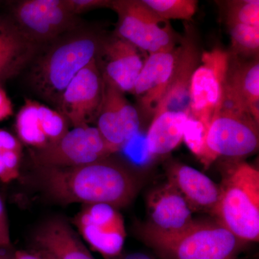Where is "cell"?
Instances as JSON below:
<instances>
[{
    "instance_id": "1",
    "label": "cell",
    "mask_w": 259,
    "mask_h": 259,
    "mask_svg": "<svg viewBox=\"0 0 259 259\" xmlns=\"http://www.w3.org/2000/svg\"><path fill=\"white\" fill-rule=\"evenodd\" d=\"M35 171L42 194L62 205L107 204L122 208L131 203L139 189L133 172L109 157L68 168L35 166Z\"/></svg>"
},
{
    "instance_id": "2",
    "label": "cell",
    "mask_w": 259,
    "mask_h": 259,
    "mask_svg": "<svg viewBox=\"0 0 259 259\" xmlns=\"http://www.w3.org/2000/svg\"><path fill=\"white\" fill-rule=\"evenodd\" d=\"M101 38L80 27L48 44L31 61L32 88L44 100L57 105L76 74L96 59Z\"/></svg>"
},
{
    "instance_id": "3",
    "label": "cell",
    "mask_w": 259,
    "mask_h": 259,
    "mask_svg": "<svg viewBox=\"0 0 259 259\" xmlns=\"http://www.w3.org/2000/svg\"><path fill=\"white\" fill-rule=\"evenodd\" d=\"M138 233L162 259H236L245 245L215 220H194L173 233L156 231L146 223Z\"/></svg>"
},
{
    "instance_id": "4",
    "label": "cell",
    "mask_w": 259,
    "mask_h": 259,
    "mask_svg": "<svg viewBox=\"0 0 259 259\" xmlns=\"http://www.w3.org/2000/svg\"><path fill=\"white\" fill-rule=\"evenodd\" d=\"M212 215L245 244L259 240V171L246 162L228 161Z\"/></svg>"
},
{
    "instance_id": "5",
    "label": "cell",
    "mask_w": 259,
    "mask_h": 259,
    "mask_svg": "<svg viewBox=\"0 0 259 259\" xmlns=\"http://www.w3.org/2000/svg\"><path fill=\"white\" fill-rule=\"evenodd\" d=\"M117 15L116 36L148 54L166 52L177 47L176 33L169 21L160 18L141 0H114Z\"/></svg>"
},
{
    "instance_id": "6",
    "label": "cell",
    "mask_w": 259,
    "mask_h": 259,
    "mask_svg": "<svg viewBox=\"0 0 259 259\" xmlns=\"http://www.w3.org/2000/svg\"><path fill=\"white\" fill-rule=\"evenodd\" d=\"M10 16L24 35L40 48L81 27L79 18L69 11L65 0L18 2Z\"/></svg>"
},
{
    "instance_id": "7",
    "label": "cell",
    "mask_w": 259,
    "mask_h": 259,
    "mask_svg": "<svg viewBox=\"0 0 259 259\" xmlns=\"http://www.w3.org/2000/svg\"><path fill=\"white\" fill-rule=\"evenodd\" d=\"M258 125L249 113H218L207 131L204 168H209L219 158L238 161L256 152Z\"/></svg>"
},
{
    "instance_id": "8",
    "label": "cell",
    "mask_w": 259,
    "mask_h": 259,
    "mask_svg": "<svg viewBox=\"0 0 259 259\" xmlns=\"http://www.w3.org/2000/svg\"><path fill=\"white\" fill-rule=\"evenodd\" d=\"M231 55L221 49L204 51L190 87V115L207 126L219 110Z\"/></svg>"
},
{
    "instance_id": "9",
    "label": "cell",
    "mask_w": 259,
    "mask_h": 259,
    "mask_svg": "<svg viewBox=\"0 0 259 259\" xmlns=\"http://www.w3.org/2000/svg\"><path fill=\"white\" fill-rule=\"evenodd\" d=\"M114 151L93 126L72 127L56 144L44 150H32L37 167L68 168L89 164L110 157Z\"/></svg>"
},
{
    "instance_id": "10",
    "label": "cell",
    "mask_w": 259,
    "mask_h": 259,
    "mask_svg": "<svg viewBox=\"0 0 259 259\" xmlns=\"http://www.w3.org/2000/svg\"><path fill=\"white\" fill-rule=\"evenodd\" d=\"M73 223L90 248L104 258L114 259L122 254L127 233L118 209L107 204H87Z\"/></svg>"
},
{
    "instance_id": "11",
    "label": "cell",
    "mask_w": 259,
    "mask_h": 259,
    "mask_svg": "<svg viewBox=\"0 0 259 259\" xmlns=\"http://www.w3.org/2000/svg\"><path fill=\"white\" fill-rule=\"evenodd\" d=\"M103 96V78L94 59L68 85L56 110L67 119L71 127L90 125L96 122Z\"/></svg>"
},
{
    "instance_id": "12",
    "label": "cell",
    "mask_w": 259,
    "mask_h": 259,
    "mask_svg": "<svg viewBox=\"0 0 259 259\" xmlns=\"http://www.w3.org/2000/svg\"><path fill=\"white\" fill-rule=\"evenodd\" d=\"M95 122L114 153L127 146L139 134L141 127L136 107L130 103L123 93L105 81L103 100Z\"/></svg>"
},
{
    "instance_id": "13",
    "label": "cell",
    "mask_w": 259,
    "mask_h": 259,
    "mask_svg": "<svg viewBox=\"0 0 259 259\" xmlns=\"http://www.w3.org/2000/svg\"><path fill=\"white\" fill-rule=\"evenodd\" d=\"M70 127L69 121L61 112L30 99H25L15 120L19 141L35 151L56 144Z\"/></svg>"
},
{
    "instance_id": "14",
    "label": "cell",
    "mask_w": 259,
    "mask_h": 259,
    "mask_svg": "<svg viewBox=\"0 0 259 259\" xmlns=\"http://www.w3.org/2000/svg\"><path fill=\"white\" fill-rule=\"evenodd\" d=\"M95 59L104 81L122 93H133L145 61L139 49L116 35L101 38Z\"/></svg>"
},
{
    "instance_id": "15",
    "label": "cell",
    "mask_w": 259,
    "mask_h": 259,
    "mask_svg": "<svg viewBox=\"0 0 259 259\" xmlns=\"http://www.w3.org/2000/svg\"><path fill=\"white\" fill-rule=\"evenodd\" d=\"M180 45L166 52L149 54L136 79L133 93L148 113H156L176 66Z\"/></svg>"
},
{
    "instance_id": "16",
    "label": "cell",
    "mask_w": 259,
    "mask_h": 259,
    "mask_svg": "<svg viewBox=\"0 0 259 259\" xmlns=\"http://www.w3.org/2000/svg\"><path fill=\"white\" fill-rule=\"evenodd\" d=\"M32 243V252L42 259H95L69 223L59 218L42 223Z\"/></svg>"
},
{
    "instance_id": "17",
    "label": "cell",
    "mask_w": 259,
    "mask_h": 259,
    "mask_svg": "<svg viewBox=\"0 0 259 259\" xmlns=\"http://www.w3.org/2000/svg\"><path fill=\"white\" fill-rule=\"evenodd\" d=\"M180 48L171 81L154 115L166 111L190 110L191 79L194 70L198 66L201 55L193 32L187 27L185 37L181 39Z\"/></svg>"
},
{
    "instance_id": "18",
    "label": "cell",
    "mask_w": 259,
    "mask_h": 259,
    "mask_svg": "<svg viewBox=\"0 0 259 259\" xmlns=\"http://www.w3.org/2000/svg\"><path fill=\"white\" fill-rule=\"evenodd\" d=\"M147 211L148 226L165 233L182 231L194 221L190 206L168 182L148 194Z\"/></svg>"
},
{
    "instance_id": "19",
    "label": "cell",
    "mask_w": 259,
    "mask_h": 259,
    "mask_svg": "<svg viewBox=\"0 0 259 259\" xmlns=\"http://www.w3.org/2000/svg\"><path fill=\"white\" fill-rule=\"evenodd\" d=\"M166 174L167 182L182 194L192 212L212 214L219 199V185L202 172L183 163H171Z\"/></svg>"
},
{
    "instance_id": "20",
    "label": "cell",
    "mask_w": 259,
    "mask_h": 259,
    "mask_svg": "<svg viewBox=\"0 0 259 259\" xmlns=\"http://www.w3.org/2000/svg\"><path fill=\"white\" fill-rule=\"evenodd\" d=\"M39 49L10 15L0 16V84L30 65Z\"/></svg>"
},
{
    "instance_id": "21",
    "label": "cell",
    "mask_w": 259,
    "mask_h": 259,
    "mask_svg": "<svg viewBox=\"0 0 259 259\" xmlns=\"http://www.w3.org/2000/svg\"><path fill=\"white\" fill-rule=\"evenodd\" d=\"M190 110L166 111L153 116L146 136V152L149 157L171 152L183 141Z\"/></svg>"
},
{
    "instance_id": "22",
    "label": "cell",
    "mask_w": 259,
    "mask_h": 259,
    "mask_svg": "<svg viewBox=\"0 0 259 259\" xmlns=\"http://www.w3.org/2000/svg\"><path fill=\"white\" fill-rule=\"evenodd\" d=\"M226 83L259 124V61L258 59L235 65L230 61Z\"/></svg>"
},
{
    "instance_id": "23",
    "label": "cell",
    "mask_w": 259,
    "mask_h": 259,
    "mask_svg": "<svg viewBox=\"0 0 259 259\" xmlns=\"http://www.w3.org/2000/svg\"><path fill=\"white\" fill-rule=\"evenodd\" d=\"M146 7L163 20L190 21L197 11V0H141Z\"/></svg>"
},
{
    "instance_id": "24",
    "label": "cell",
    "mask_w": 259,
    "mask_h": 259,
    "mask_svg": "<svg viewBox=\"0 0 259 259\" xmlns=\"http://www.w3.org/2000/svg\"><path fill=\"white\" fill-rule=\"evenodd\" d=\"M232 46L238 54L244 56L258 55L259 26L244 24H228Z\"/></svg>"
},
{
    "instance_id": "25",
    "label": "cell",
    "mask_w": 259,
    "mask_h": 259,
    "mask_svg": "<svg viewBox=\"0 0 259 259\" xmlns=\"http://www.w3.org/2000/svg\"><path fill=\"white\" fill-rule=\"evenodd\" d=\"M209 127L202 121L189 115L186 122L183 141L203 166L205 163L207 131Z\"/></svg>"
},
{
    "instance_id": "26",
    "label": "cell",
    "mask_w": 259,
    "mask_h": 259,
    "mask_svg": "<svg viewBox=\"0 0 259 259\" xmlns=\"http://www.w3.org/2000/svg\"><path fill=\"white\" fill-rule=\"evenodd\" d=\"M227 24L259 26L258 0H236L226 3Z\"/></svg>"
},
{
    "instance_id": "27",
    "label": "cell",
    "mask_w": 259,
    "mask_h": 259,
    "mask_svg": "<svg viewBox=\"0 0 259 259\" xmlns=\"http://www.w3.org/2000/svg\"><path fill=\"white\" fill-rule=\"evenodd\" d=\"M66 7L72 14H83L90 10L102 8H110V0H65Z\"/></svg>"
},
{
    "instance_id": "28",
    "label": "cell",
    "mask_w": 259,
    "mask_h": 259,
    "mask_svg": "<svg viewBox=\"0 0 259 259\" xmlns=\"http://www.w3.org/2000/svg\"><path fill=\"white\" fill-rule=\"evenodd\" d=\"M0 149L21 152L22 144L18 139L5 130L0 129Z\"/></svg>"
},
{
    "instance_id": "29",
    "label": "cell",
    "mask_w": 259,
    "mask_h": 259,
    "mask_svg": "<svg viewBox=\"0 0 259 259\" xmlns=\"http://www.w3.org/2000/svg\"><path fill=\"white\" fill-rule=\"evenodd\" d=\"M13 114V105L6 92L0 85V122L6 120Z\"/></svg>"
},
{
    "instance_id": "30",
    "label": "cell",
    "mask_w": 259,
    "mask_h": 259,
    "mask_svg": "<svg viewBox=\"0 0 259 259\" xmlns=\"http://www.w3.org/2000/svg\"><path fill=\"white\" fill-rule=\"evenodd\" d=\"M114 259H156L152 255L143 252H133V253L121 254L118 257Z\"/></svg>"
},
{
    "instance_id": "31",
    "label": "cell",
    "mask_w": 259,
    "mask_h": 259,
    "mask_svg": "<svg viewBox=\"0 0 259 259\" xmlns=\"http://www.w3.org/2000/svg\"><path fill=\"white\" fill-rule=\"evenodd\" d=\"M13 259H42L36 253L32 251H25V250H18L15 252Z\"/></svg>"
},
{
    "instance_id": "32",
    "label": "cell",
    "mask_w": 259,
    "mask_h": 259,
    "mask_svg": "<svg viewBox=\"0 0 259 259\" xmlns=\"http://www.w3.org/2000/svg\"><path fill=\"white\" fill-rule=\"evenodd\" d=\"M8 248H0V259H13L14 253L8 251Z\"/></svg>"
},
{
    "instance_id": "33",
    "label": "cell",
    "mask_w": 259,
    "mask_h": 259,
    "mask_svg": "<svg viewBox=\"0 0 259 259\" xmlns=\"http://www.w3.org/2000/svg\"><path fill=\"white\" fill-rule=\"evenodd\" d=\"M0 248H8V247H7L6 245H5V243H3L1 239H0Z\"/></svg>"
}]
</instances>
